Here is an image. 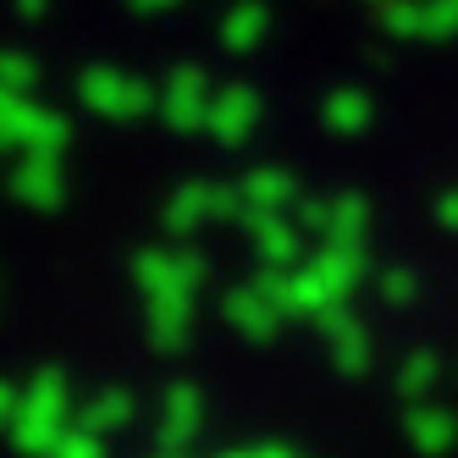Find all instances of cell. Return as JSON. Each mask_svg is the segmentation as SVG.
I'll return each mask as SVG.
<instances>
[{"instance_id": "obj_1", "label": "cell", "mask_w": 458, "mask_h": 458, "mask_svg": "<svg viewBox=\"0 0 458 458\" xmlns=\"http://www.w3.org/2000/svg\"><path fill=\"white\" fill-rule=\"evenodd\" d=\"M72 425H78L72 381H67V370L45 365V370H34V381L22 386V414H17V425H12L6 442H12L22 458H50L61 442H67Z\"/></svg>"}, {"instance_id": "obj_2", "label": "cell", "mask_w": 458, "mask_h": 458, "mask_svg": "<svg viewBox=\"0 0 458 458\" xmlns=\"http://www.w3.org/2000/svg\"><path fill=\"white\" fill-rule=\"evenodd\" d=\"M72 144V122L39 106L34 94H6L0 89V149L17 155H61Z\"/></svg>"}, {"instance_id": "obj_3", "label": "cell", "mask_w": 458, "mask_h": 458, "mask_svg": "<svg viewBox=\"0 0 458 458\" xmlns=\"http://www.w3.org/2000/svg\"><path fill=\"white\" fill-rule=\"evenodd\" d=\"M78 100L83 111L106 116V122H133L149 111V89L133 72H116V67H83L78 78Z\"/></svg>"}, {"instance_id": "obj_4", "label": "cell", "mask_w": 458, "mask_h": 458, "mask_svg": "<svg viewBox=\"0 0 458 458\" xmlns=\"http://www.w3.org/2000/svg\"><path fill=\"white\" fill-rule=\"evenodd\" d=\"M6 188L12 199L28 205V210H61L67 205V172H61V155H17V166L6 172Z\"/></svg>"}, {"instance_id": "obj_5", "label": "cell", "mask_w": 458, "mask_h": 458, "mask_svg": "<svg viewBox=\"0 0 458 458\" xmlns=\"http://www.w3.org/2000/svg\"><path fill=\"white\" fill-rule=\"evenodd\" d=\"M133 271H139V287L149 299H182V282H193V266H182L177 254H155V249L139 254Z\"/></svg>"}, {"instance_id": "obj_6", "label": "cell", "mask_w": 458, "mask_h": 458, "mask_svg": "<svg viewBox=\"0 0 458 458\" xmlns=\"http://www.w3.org/2000/svg\"><path fill=\"white\" fill-rule=\"evenodd\" d=\"M127 414H133V398H127L122 386H106V392H94V398L78 403V431L89 437H111L127 425Z\"/></svg>"}, {"instance_id": "obj_7", "label": "cell", "mask_w": 458, "mask_h": 458, "mask_svg": "<svg viewBox=\"0 0 458 458\" xmlns=\"http://www.w3.org/2000/svg\"><path fill=\"white\" fill-rule=\"evenodd\" d=\"M0 89L6 94H34L39 89V61L28 50H0Z\"/></svg>"}, {"instance_id": "obj_8", "label": "cell", "mask_w": 458, "mask_h": 458, "mask_svg": "<svg viewBox=\"0 0 458 458\" xmlns=\"http://www.w3.org/2000/svg\"><path fill=\"white\" fill-rule=\"evenodd\" d=\"M193 83H199V78H172V89H166V116L177 122V127H188L193 122V111H199V89H193Z\"/></svg>"}, {"instance_id": "obj_9", "label": "cell", "mask_w": 458, "mask_h": 458, "mask_svg": "<svg viewBox=\"0 0 458 458\" xmlns=\"http://www.w3.org/2000/svg\"><path fill=\"white\" fill-rule=\"evenodd\" d=\"M188 425H193V398H188V386H177L172 403H166V425H160V437H166V442H182Z\"/></svg>"}, {"instance_id": "obj_10", "label": "cell", "mask_w": 458, "mask_h": 458, "mask_svg": "<svg viewBox=\"0 0 458 458\" xmlns=\"http://www.w3.org/2000/svg\"><path fill=\"white\" fill-rule=\"evenodd\" d=\"M50 458H106V437H89V431H67V442H61Z\"/></svg>"}, {"instance_id": "obj_11", "label": "cell", "mask_w": 458, "mask_h": 458, "mask_svg": "<svg viewBox=\"0 0 458 458\" xmlns=\"http://www.w3.org/2000/svg\"><path fill=\"white\" fill-rule=\"evenodd\" d=\"M17 414H22V386H17V381H6V376H0V437H12V425H17Z\"/></svg>"}, {"instance_id": "obj_12", "label": "cell", "mask_w": 458, "mask_h": 458, "mask_svg": "<svg viewBox=\"0 0 458 458\" xmlns=\"http://www.w3.org/2000/svg\"><path fill=\"white\" fill-rule=\"evenodd\" d=\"M12 12H17L22 22H39V17L50 12V0H12Z\"/></svg>"}, {"instance_id": "obj_13", "label": "cell", "mask_w": 458, "mask_h": 458, "mask_svg": "<svg viewBox=\"0 0 458 458\" xmlns=\"http://www.w3.org/2000/svg\"><path fill=\"white\" fill-rule=\"evenodd\" d=\"M133 6H166V0H133Z\"/></svg>"}]
</instances>
